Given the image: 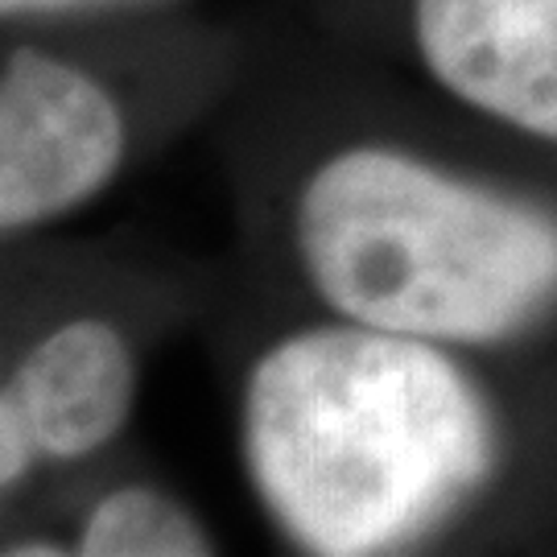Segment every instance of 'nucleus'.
<instances>
[{"label": "nucleus", "mask_w": 557, "mask_h": 557, "mask_svg": "<svg viewBox=\"0 0 557 557\" xmlns=\"http://www.w3.org/2000/svg\"><path fill=\"white\" fill-rule=\"evenodd\" d=\"M244 467L301 554L413 549L483 492L496 421L430 338L359 322L277 338L239 405Z\"/></svg>", "instance_id": "1"}, {"label": "nucleus", "mask_w": 557, "mask_h": 557, "mask_svg": "<svg viewBox=\"0 0 557 557\" xmlns=\"http://www.w3.org/2000/svg\"><path fill=\"white\" fill-rule=\"evenodd\" d=\"M298 257L338 319L430 343H504L557 310V215L380 145L298 195Z\"/></svg>", "instance_id": "2"}, {"label": "nucleus", "mask_w": 557, "mask_h": 557, "mask_svg": "<svg viewBox=\"0 0 557 557\" xmlns=\"http://www.w3.org/2000/svg\"><path fill=\"white\" fill-rule=\"evenodd\" d=\"M124 116L91 75L17 46L0 71V227L13 236L96 199L120 174Z\"/></svg>", "instance_id": "3"}, {"label": "nucleus", "mask_w": 557, "mask_h": 557, "mask_svg": "<svg viewBox=\"0 0 557 557\" xmlns=\"http://www.w3.org/2000/svg\"><path fill=\"white\" fill-rule=\"evenodd\" d=\"M413 34L455 100L557 145V0H413Z\"/></svg>", "instance_id": "4"}, {"label": "nucleus", "mask_w": 557, "mask_h": 557, "mask_svg": "<svg viewBox=\"0 0 557 557\" xmlns=\"http://www.w3.org/2000/svg\"><path fill=\"white\" fill-rule=\"evenodd\" d=\"M41 458L75 462L116 442L137 400V356L103 319H71L29 347L4 384Z\"/></svg>", "instance_id": "5"}, {"label": "nucleus", "mask_w": 557, "mask_h": 557, "mask_svg": "<svg viewBox=\"0 0 557 557\" xmlns=\"http://www.w3.org/2000/svg\"><path fill=\"white\" fill-rule=\"evenodd\" d=\"M83 557H207L215 545L178 499L153 487H116L83 524Z\"/></svg>", "instance_id": "6"}, {"label": "nucleus", "mask_w": 557, "mask_h": 557, "mask_svg": "<svg viewBox=\"0 0 557 557\" xmlns=\"http://www.w3.org/2000/svg\"><path fill=\"white\" fill-rule=\"evenodd\" d=\"M38 458L41 450L38 442H34V434H29L25 418H21L17 400L0 393V487L13 492L17 483H25Z\"/></svg>", "instance_id": "7"}, {"label": "nucleus", "mask_w": 557, "mask_h": 557, "mask_svg": "<svg viewBox=\"0 0 557 557\" xmlns=\"http://www.w3.org/2000/svg\"><path fill=\"white\" fill-rule=\"evenodd\" d=\"M75 4H100V0H0V13L25 17V13H59V9H75Z\"/></svg>", "instance_id": "8"}, {"label": "nucleus", "mask_w": 557, "mask_h": 557, "mask_svg": "<svg viewBox=\"0 0 557 557\" xmlns=\"http://www.w3.org/2000/svg\"><path fill=\"white\" fill-rule=\"evenodd\" d=\"M29 554L59 557L62 549H59V545H9V549H4V557H29Z\"/></svg>", "instance_id": "9"}]
</instances>
